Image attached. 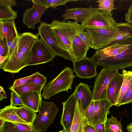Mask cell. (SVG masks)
I'll use <instances>...</instances> for the list:
<instances>
[{"mask_svg": "<svg viewBox=\"0 0 132 132\" xmlns=\"http://www.w3.org/2000/svg\"><path fill=\"white\" fill-rule=\"evenodd\" d=\"M19 108V107L10 105L4 107L0 111V118L5 122L28 123L21 118L17 114L16 112Z\"/></svg>", "mask_w": 132, "mask_h": 132, "instance_id": "obj_24", "label": "cell"}, {"mask_svg": "<svg viewBox=\"0 0 132 132\" xmlns=\"http://www.w3.org/2000/svg\"><path fill=\"white\" fill-rule=\"evenodd\" d=\"M17 5L15 0H0V5L9 6L11 7Z\"/></svg>", "mask_w": 132, "mask_h": 132, "instance_id": "obj_42", "label": "cell"}, {"mask_svg": "<svg viewBox=\"0 0 132 132\" xmlns=\"http://www.w3.org/2000/svg\"><path fill=\"white\" fill-rule=\"evenodd\" d=\"M118 72L114 68H104L95 78L92 91L94 100L106 98L107 89L112 79Z\"/></svg>", "mask_w": 132, "mask_h": 132, "instance_id": "obj_7", "label": "cell"}, {"mask_svg": "<svg viewBox=\"0 0 132 132\" xmlns=\"http://www.w3.org/2000/svg\"><path fill=\"white\" fill-rule=\"evenodd\" d=\"M13 124L12 123L5 122L0 132H12Z\"/></svg>", "mask_w": 132, "mask_h": 132, "instance_id": "obj_39", "label": "cell"}, {"mask_svg": "<svg viewBox=\"0 0 132 132\" xmlns=\"http://www.w3.org/2000/svg\"><path fill=\"white\" fill-rule=\"evenodd\" d=\"M0 39L5 43L13 41L19 35L14 20H0Z\"/></svg>", "mask_w": 132, "mask_h": 132, "instance_id": "obj_19", "label": "cell"}, {"mask_svg": "<svg viewBox=\"0 0 132 132\" xmlns=\"http://www.w3.org/2000/svg\"><path fill=\"white\" fill-rule=\"evenodd\" d=\"M7 98V97L4 90L0 91V101H2L4 99Z\"/></svg>", "mask_w": 132, "mask_h": 132, "instance_id": "obj_46", "label": "cell"}, {"mask_svg": "<svg viewBox=\"0 0 132 132\" xmlns=\"http://www.w3.org/2000/svg\"><path fill=\"white\" fill-rule=\"evenodd\" d=\"M123 78V74L118 72L112 79L108 87L106 98L113 105L116 106L117 104Z\"/></svg>", "mask_w": 132, "mask_h": 132, "instance_id": "obj_16", "label": "cell"}, {"mask_svg": "<svg viewBox=\"0 0 132 132\" xmlns=\"http://www.w3.org/2000/svg\"><path fill=\"white\" fill-rule=\"evenodd\" d=\"M5 121L2 118H0V129H1L4 126Z\"/></svg>", "mask_w": 132, "mask_h": 132, "instance_id": "obj_48", "label": "cell"}, {"mask_svg": "<svg viewBox=\"0 0 132 132\" xmlns=\"http://www.w3.org/2000/svg\"><path fill=\"white\" fill-rule=\"evenodd\" d=\"M18 39V37L16 38L8 46L9 49V53L8 56L6 57V58L9 57L12 54L17 44Z\"/></svg>", "mask_w": 132, "mask_h": 132, "instance_id": "obj_40", "label": "cell"}, {"mask_svg": "<svg viewBox=\"0 0 132 132\" xmlns=\"http://www.w3.org/2000/svg\"><path fill=\"white\" fill-rule=\"evenodd\" d=\"M125 15L126 21L132 24V4L129 7L128 12Z\"/></svg>", "mask_w": 132, "mask_h": 132, "instance_id": "obj_41", "label": "cell"}, {"mask_svg": "<svg viewBox=\"0 0 132 132\" xmlns=\"http://www.w3.org/2000/svg\"><path fill=\"white\" fill-rule=\"evenodd\" d=\"M132 102V84L127 90L120 102L116 105L120 106Z\"/></svg>", "mask_w": 132, "mask_h": 132, "instance_id": "obj_34", "label": "cell"}, {"mask_svg": "<svg viewBox=\"0 0 132 132\" xmlns=\"http://www.w3.org/2000/svg\"><path fill=\"white\" fill-rule=\"evenodd\" d=\"M94 105V100H93L85 111V117L87 121L93 111Z\"/></svg>", "mask_w": 132, "mask_h": 132, "instance_id": "obj_43", "label": "cell"}, {"mask_svg": "<svg viewBox=\"0 0 132 132\" xmlns=\"http://www.w3.org/2000/svg\"><path fill=\"white\" fill-rule=\"evenodd\" d=\"M93 126L98 132H105V123L98 124Z\"/></svg>", "mask_w": 132, "mask_h": 132, "instance_id": "obj_45", "label": "cell"}, {"mask_svg": "<svg viewBox=\"0 0 132 132\" xmlns=\"http://www.w3.org/2000/svg\"><path fill=\"white\" fill-rule=\"evenodd\" d=\"M48 8L33 3L31 8L27 9L23 14L22 21L28 28L35 29V26L41 22L42 16Z\"/></svg>", "mask_w": 132, "mask_h": 132, "instance_id": "obj_14", "label": "cell"}, {"mask_svg": "<svg viewBox=\"0 0 132 132\" xmlns=\"http://www.w3.org/2000/svg\"><path fill=\"white\" fill-rule=\"evenodd\" d=\"M9 49L8 46L1 39H0V57H7Z\"/></svg>", "mask_w": 132, "mask_h": 132, "instance_id": "obj_36", "label": "cell"}, {"mask_svg": "<svg viewBox=\"0 0 132 132\" xmlns=\"http://www.w3.org/2000/svg\"><path fill=\"white\" fill-rule=\"evenodd\" d=\"M13 132H41L33 124L13 123Z\"/></svg>", "mask_w": 132, "mask_h": 132, "instance_id": "obj_31", "label": "cell"}, {"mask_svg": "<svg viewBox=\"0 0 132 132\" xmlns=\"http://www.w3.org/2000/svg\"><path fill=\"white\" fill-rule=\"evenodd\" d=\"M132 42V37L105 48L97 50L95 53L102 59L114 56L125 51Z\"/></svg>", "mask_w": 132, "mask_h": 132, "instance_id": "obj_15", "label": "cell"}, {"mask_svg": "<svg viewBox=\"0 0 132 132\" xmlns=\"http://www.w3.org/2000/svg\"><path fill=\"white\" fill-rule=\"evenodd\" d=\"M10 105L14 106H24L20 96L13 91L11 93Z\"/></svg>", "mask_w": 132, "mask_h": 132, "instance_id": "obj_35", "label": "cell"}, {"mask_svg": "<svg viewBox=\"0 0 132 132\" xmlns=\"http://www.w3.org/2000/svg\"><path fill=\"white\" fill-rule=\"evenodd\" d=\"M49 25L58 46L71 56L73 40L76 35L79 33L84 31V29L81 24L74 21L66 22L54 20Z\"/></svg>", "mask_w": 132, "mask_h": 132, "instance_id": "obj_2", "label": "cell"}, {"mask_svg": "<svg viewBox=\"0 0 132 132\" xmlns=\"http://www.w3.org/2000/svg\"><path fill=\"white\" fill-rule=\"evenodd\" d=\"M77 100L74 92L62 103L63 111L60 123L65 132H70L74 118Z\"/></svg>", "mask_w": 132, "mask_h": 132, "instance_id": "obj_12", "label": "cell"}, {"mask_svg": "<svg viewBox=\"0 0 132 132\" xmlns=\"http://www.w3.org/2000/svg\"><path fill=\"white\" fill-rule=\"evenodd\" d=\"M59 132H65V131L63 129V130H62L59 131Z\"/></svg>", "mask_w": 132, "mask_h": 132, "instance_id": "obj_50", "label": "cell"}, {"mask_svg": "<svg viewBox=\"0 0 132 132\" xmlns=\"http://www.w3.org/2000/svg\"><path fill=\"white\" fill-rule=\"evenodd\" d=\"M117 30L116 26L112 27H88L86 29L90 41V47L97 50L107 47Z\"/></svg>", "mask_w": 132, "mask_h": 132, "instance_id": "obj_5", "label": "cell"}, {"mask_svg": "<svg viewBox=\"0 0 132 132\" xmlns=\"http://www.w3.org/2000/svg\"><path fill=\"white\" fill-rule=\"evenodd\" d=\"M113 13L102 9L90 14L81 23L84 29L88 27H112L116 26L117 22L114 19Z\"/></svg>", "mask_w": 132, "mask_h": 132, "instance_id": "obj_10", "label": "cell"}, {"mask_svg": "<svg viewBox=\"0 0 132 132\" xmlns=\"http://www.w3.org/2000/svg\"><path fill=\"white\" fill-rule=\"evenodd\" d=\"M31 78L28 81L26 84H30L44 86L47 81V77L37 71L32 75Z\"/></svg>", "mask_w": 132, "mask_h": 132, "instance_id": "obj_32", "label": "cell"}, {"mask_svg": "<svg viewBox=\"0 0 132 132\" xmlns=\"http://www.w3.org/2000/svg\"><path fill=\"white\" fill-rule=\"evenodd\" d=\"M40 23L38 28V34L40 38L51 50L55 56L62 57L73 62V60L70 55L58 46L49 24L44 22H41Z\"/></svg>", "mask_w": 132, "mask_h": 132, "instance_id": "obj_9", "label": "cell"}, {"mask_svg": "<svg viewBox=\"0 0 132 132\" xmlns=\"http://www.w3.org/2000/svg\"><path fill=\"white\" fill-rule=\"evenodd\" d=\"M36 112L25 106L19 107L16 112L18 116L28 123L33 124L37 117Z\"/></svg>", "mask_w": 132, "mask_h": 132, "instance_id": "obj_25", "label": "cell"}, {"mask_svg": "<svg viewBox=\"0 0 132 132\" xmlns=\"http://www.w3.org/2000/svg\"><path fill=\"white\" fill-rule=\"evenodd\" d=\"M89 48L90 47L80 39L77 35L72 46L71 55L73 62L80 61L86 57L87 53Z\"/></svg>", "mask_w": 132, "mask_h": 132, "instance_id": "obj_23", "label": "cell"}, {"mask_svg": "<svg viewBox=\"0 0 132 132\" xmlns=\"http://www.w3.org/2000/svg\"><path fill=\"white\" fill-rule=\"evenodd\" d=\"M59 111L53 102H46L42 99L38 114L33 124L41 132L46 131L52 123Z\"/></svg>", "mask_w": 132, "mask_h": 132, "instance_id": "obj_6", "label": "cell"}, {"mask_svg": "<svg viewBox=\"0 0 132 132\" xmlns=\"http://www.w3.org/2000/svg\"><path fill=\"white\" fill-rule=\"evenodd\" d=\"M19 96L24 106L36 112H38L42 99L41 93L31 91L23 94Z\"/></svg>", "mask_w": 132, "mask_h": 132, "instance_id": "obj_20", "label": "cell"}, {"mask_svg": "<svg viewBox=\"0 0 132 132\" xmlns=\"http://www.w3.org/2000/svg\"><path fill=\"white\" fill-rule=\"evenodd\" d=\"M75 77L73 70L66 67L44 87L41 94L42 98L49 100L51 97L61 92L66 91L68 93L69 90L72 89V85Z\"/></svg>", "mask_w": 132, "mask_h": 132, "instance_id": "obj_3", "label": "cell"}, {"mask_svg": "<svg viewBox=\"0 0 132 132\" xmlns=\"http://www.w3.org/2000/svg\"><path fill=\"white\" fill-rule=\"evenodd\" d=\"M53 52L40 38L34 44L27 66L45 63L52 61L55 57Z\"/></svg>", "mask_w": 132, "mask_h": 132, "instance_id": "obj_8", "label": "cell"}, {"mask_svg": "<svg viewBox=\"0 0 132 132\" xmlns=\"http://www.w3.org/2000/svg\"><path fill=\"white\" fill-rule=\"evenodd\" d=\"M33 3L47 7H52L57 6L60 5H65L66 3L71 1L77 2L76 0H32Z\"/></svg>", "mask_w": 132, "mask_h": 132, "instance_id": "obj_30", "label": "cell"}, {"mask_svg": "<svg viewBox=\"0 0 132 132\" xmlns=\"http://www.w3.org/2000/svg\"><path fill=\"white\" fill-rule=\"evenodd\" d=\"M85 112L80 103L77 100L74 116L70 132H83L84 125L88 123L85 118Z\"/></svg>", "mask_w": 132, "mask_h": 132, "instance_id": "obj_22", "label": "cell"}, {"mask_svg": "<svg viewBox=\"0 0 132 132\" xmlns=\"http://www.w3.org/2000/svg\"><path fill=\"white\" fill-rule=\"evenodd\" d=\"M101 9L99 7H77L67 9L62 15L65 20L71 19L82 23L91 13Z\"/></svg>", "mask_w": 132, "mask_h": 132, "instance_id": "obj_17", "label": "cell"}, {"mask_svg": "<svg viewBox=\"0 0 132 132\" xmlns=\"http://www.w3.org/2000/svg\"><path fill=\"white\" fill-rule=\"evenodd\" d=\"M17 16V12L9 6L0 5V20H14Z\"/></svg>", "mask_w": 132, "mask_h": 132, "instance_id": "obj_29", "label": "cell"}, {"mask_svg": "<svg viewBox=\"0 0 132 132\" xmlns=\"http://www.w3.org/2000/svg\"><path fill=\"white\" fill-rule=\"evenodd\" d=\"M116 26L117 30L107 47L121 40L132 37V24L121 22H117Z\"/></svg>", "mask_w": 132, "mask_h": 132, "instance_id": "obj_21", "label": "cell"}, {"mask_svg": "<svg viewBox=\"0 0 132 132\" xmlns=\"http://www.w3.org/2000/svg\"><path fill=\"white\" fill-rule=\"evenodd\" d=\"M73 63V70L76 75L80 78L90 79L98 75L96 71L97 66L89 58L86 57L80 61Z\"/></svg>", "mask_w": 132, "mask_h": 132, "instance_id": "obj_13", "label": "cell"}, {"mask_svg": "<svg viewBox=\"0 0 132 132\" xmlns=\"http://www.w3.org/2000/svg\"><path fill=\"white\" fill-rule=\"evenodd\" d=\"M114 0H99L97 1L99 4V8L109 13L114 9Z\"/></svg>", "mask_w": 132, "mask_h": 132, "instance_id": "obj_33", "label": "cell"}, {"mask_svg": "<svg viewBox=\"0 0 132 132\" xmlns=\"http://www.w3.org/2000/svg\"><path fill=\"white\" fill-rule=\"evenodd\" d=\"M122 72L124 75L123 80L117 104L120 102L132 84V71H127L124 69Z\"/></svg>", "mask_w": 132, "mask_h": 132, "instance_id": "obj_27", "label": "cell"}, {"mask_svg": "<svg viewBox=\"0 0 132 132\" xmlns=\"http://www.w3.org/2000/svg\"><path fill=\"white\" fill-rule=\"evenodd\" d=\"M76 98L85 111L93 100L92 91L89 85L81 82L76 87L74 92Z\"/></svg>", "mask_w": 132, "mask_h": 132, "instance_id": "obj_18", "label": "cell"}, {"mask_svg": "<svg viewBox=\"0 0 132 132\" xmlns=\"http://www.w3.org/2000/svg\"><path fill=\"white\" fill-rule=\"evenodd\" d=\"M83 132H98L92 125L87 123L83 127Z\"/></svg>", "mask_w": 132, "mask_h": 132, "instance_id": "obj_44", "label": "cell"}, {"mask_svg": "<svg viewBox=\"0 0 132 132\" xmlns=\"http://www.w3.org/2000/svg\"><path fill=\"white\" fill-rule=\"evenodd\" d=\"M127 132H132V123L128 125L126 127Z\"/></svg>", "mask_w": 132, "mask_h": 132, "instance_id": "obj_47", "label": "cell"}, {"mask_svg": "<svg viewBox=\"0 0 132 132\" xmlns=\"http://www.w3.org/2000/svg\"><path fill=\"white\" fill-rule=\"evenodd\" d=\"M97 66L123 69L132 66V42L125 51L113 57L102 59L95 53L89 58Z\"/></svg>", "mask_w": 132, "mask_h": 132, "instance_id": "obj_4", "label": "cell"}, {"mask_svg": "<svg viewBox=\"0 0 132 132\" xmlns=\"http://www.w3.org/2000/svg\"><path fill=\"white\" fill-rule=\"evenodd\" d=\"M32 75L22 78L16 79L11 86L16 87L26 84L28 81L31 78Z\"/></svg>", "mask_w": 132, "mask_h": 132, "instance_id": "obj_38", "label": "cell"}, {"mask_svg": "<svg viewBox=\"0 0 132 132\" xmlns=\"http://www.w3.org/2000/svg\"><path fill=\"white\" fill-rule=\"evenodd\" d=\"M80 39L87 46L90 47L91 45L90 40L87 32L82 31L77 34Z\"/></svg>", "mask_w": 132, "mask_h": 132, "instance_id": "obj_37", "label": "cell"}, {"mask_svg": "<svg viewBox=\"0 0 132 132\" xmlns=\"http://www.w3.org/2000/svg\"><path fill=\"white\" fill-rule=\"evenodd\" d=\"M44 86L32 84H26L15 87L11 86L9 89L15 92L19 96L31 91H38L41 93Z\"/></svg>", "mask_w": 132, "mask_h": 132, "instance_id": "obj_26", "label": "cell"}, {"mask_svg": "<svg viewBox=\"0 0 132 132\" xmlns=\"http://www.w3.org/2000/svg\"><path fill=\"white\" fill-rule=\"evenodd\" d=\"M6 57L2 56L0 57V63L3 62L6 58Z\"/></svg>", "mask_w": 132, "mask_h": 132, "instance_id": "obj_49", "label": "cell"}, {"mask_svg": "<svg viewBox=\"0 0 132 132\" xmlns=\"http://www.w3.org/2000/svg\"><path fill=\"white\" fill-rule=\"evenodd\" d=\"M105 126V132H123L120 121L112 116L107 119Z\"/></svg>", "mask_w": 132, "mask_h": 132, "instance_id": "obj_28", "label": "cell"}, {"mask_svg": "<svg viewBox=\"0 0 132 132\" xmlns=\"http://www.w3.org/2000/svg\"><path fill=\"white\" fill-rule=\"evenodd\" d=\"M38 33L30 32L20 34L17 45L12 55L0 64V69L12 74L18 73L27 66L31 55L33 46L39 38Z\"/></svg>", "mask_w": 132, "mask_h": 132, "instance_id": "obj_1", "label": "cell"}, {"mask_svg": "<svg viewBox=\"0 0 132 132\" xmlns=\"http://www.w3.org/2000/svg\"><path fill=\"white\" fill-rule=\"evenodd\" d=\"M113 105L106 98L94 100L93 110L87 120L88 123L93 126L105 123L109 110Z\"/></svg>", "mask_w": 132, "mask_h": 132, "instance_id": "obj_11", "label": "cell"}]
</instances>
